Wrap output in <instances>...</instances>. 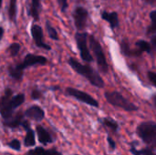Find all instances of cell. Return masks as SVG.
Returning a JSON list of instances; mask_svg holds the SVG:
<instances>
[{"label": "cell", "mask_w": 156, "mask_h": 155, "mask_svg": "<svg viewBox=\"0 0 156 155\" xmlns=\"http://www.w3.org/2000/svg\"><path fill=\"white\" fill-rule=\"evenodd\" d=\"M48 64V58L44 56L34 55L28 53L25 56L22 62L15 65H10L7 68V73L11 79L16 81H22L24 77V71L26 69L34 66H45Z\"/></svg>", "instance_id": "6da1fadb"}, {"label": "cell", "mask_w": 156, "mask_h": 155, "mask_svg": "<svg viewBox=\"0 0 156 155\" xmlns=\"http://www.w3.org/2000/svg\"><path fill=\"white\" fill-rule=\"evenodd\" d=\"M68 64L76 73L85 78L92 86L98 89H103L105 87V82L103 79L101 78L100 73L91 66L82 64L74 58H69L68 59Z\"/></svg>", "instance_id": "7a4b0ae2"}, {"label": "cell", "mask_w": 156, "mask_h": 155, "mask_svg": "<svg viewBox=\"0 0 156 155\" xmlns=\"http://www.w3.org/2000/svg\"><path fill=\"white\" fill-rule=\"evenodd\" d=\"M136 133L149 147L156 150V122L152 121L141 122L136 128Z\"/></svg>", "instance_id": "3957f363"}, {"label": "cell", "mask_w": 156, "mask_h": 155, "mask_svg": "<svg viewBox=\"0 0 156 155\" xmlns=\"http://www.w3.org/2000/svg\"><path fill=\"white\" fill-rule=\"evenodd\" d=\"M104 97L107 100V101L117 108L122 109L125 111L133 112L137 111L139 110V107L136 106L134 103L131 102L128 99H126L122 93L119 91H106L104 93Z\"/></svg>", "instance_id": "277c9868"}, {"label": "cell", "mask_w": 156, "mask_h": 155, "mask_svg": "<svg viewBox=\"0 0 156 155\" xmlns=\"http://www.w3.org/2000/svg\"><path fill=\"white\" fill-rule=\"evenodd\" d=\"M89 44L90 50L92 51L94 58L96 59L97 65L101 71L104 74L109 73V64L107 62L105 54L103 52L102 47L100 43V41L93 36V35H89Z\"/></svg>", "instance_id": "5b68a950"}, {"label": "cell", "mask_w": 156, "mask_h": 155, "mask_svg": "<svg viewBox=\"0 0 156 155\" xmlns=\"http://www.w3.org/2000/svg\"><path fill=\"white\" fill-rule=\"evenodd\" d=\"M88 39H89V34L85 31H82V32L78 31L75 34V41H76L78 49L80 51L81 59L85 62L90 63L94 59L90 54V50L88 46Z\"/></svg>", "instance_id": "8992f818"}, {"label": "cell", "mask_w": 156, "mask_h": 155, "mask_svg": "<svg viewBox=\"0 0 156 155\" xmlns=\"http://www.w3.org/2000/svg\"><path fill=\"white\" fill-rule=\"evenodd\" d=\"M65 93L68 96L72 97V98L76 99L77 100H79V101H80L82 103H85V104H87L89 106H91V107H94V108H99V106H100L99 101L97 100H95L92 96H90L87 92L80 90L78 89L68 87L65 90Z\"/></svg>", "instance_id": "52a82bcc"}, {"label": "cell", "mask_w": 156, "mask_h": 155, "mask_svg": "<svg viewBox=\"0 0 156 155\" xmlns=\"http://www.w3.org/2000/svg\"><path fill=\"white\" fill-rule=\"evenodd\" d=\"M13 97V90L9 88L5 90L4 95L1 99L0 104V114L4 121L10 119L14 115V109L11 106V98Z\"/></svg>", "instance_id": "ba28073f"}, {"label": "cell", "mask_w": 156, "mask_h": 155, "mask_svg": "<svg viewBox=\"0 0 156 155\" xmlns=\"http://www.w3.org/2000/svg\"><path fill=\"white\" fill-rule=\"evenodd\" d=\"M72 18L74 20L75 27L78 31L82 32L87 26V22L89 18V11L81 5H78L74 8L72 12Z\"/></svg>", "instance_id": "9c48e42d"}, {"label": "cell", "mask_w": 156, "mask_h": 155, "mask_svg": "<svg viewBox=\"0 0 156 155\" xmlns=\"http://www.w3.org/2000/svg\"><path fill=\"white\" fill-rule=\"evenodd\" d=\"M31 36L34 40L35 45L42 49L45 50H51V47L44 42V35H43V29L42 27L37 24H33L30 28Z\"/></svg>", "instance_id": "30bf717a"}, {"label": "cell", "mask_w": 156, "mask_h": 155, "mask_svg": "<svg viewBox=\"0 0 156 155\" xmlns=\"http://www.w3.org/2000/svg\"><path fill=\"white\" fill-rule=\"evenodd\" d=\"M120 48H121V52L122 55H124L125 57L128 58H139L143 55V51L141 49L137 48H132L129 43V40L127 38H123L121 41L120 44Z\"/></svg>", "instance_id": "8fae6325"}, {"label": "cell", "mask_w": 156, "mask_h": 155, "mask_svg": "<svg viewBox=\"0 0 156 155\" xmlns=\"http://www.w3.org/2000/svg\"><path fill=\"white\" fill-rule=\"evenodd\" d=\"M25 116L36 122H41L45 118V111L37 105H33L29 107L25 111Z\"/></svg>", "instance_id": "7c38bea8"}, {"label": "cell", "mask_w": 156, "mask_h": 155, "mask_svg": "<svg viewBox=\"0 0 156 155\" xmlns=\"http://www.w3.org/2000/svg\"><path fill=\"white\" fill-rule=\"evenodd\" d=\"M101 19L104 21H107L110 24V27L113 30L120 26V20H119V16L118 13L115 11L112 12H108V11H102L101 12Z\"/></svg>", "instance_id": "4fadbf2b"}, {"label": "cell", "mask_w": 156, "mask_h": 155, "mask_svg": "<svg viewBox=\"0 0 156 155\" xmlns=\"http://www.w3.org/2000/svg\"><path fill=\"white\" fill-rule=\"evenodd\" d=\"M40 12H41V0H31L30 8L27 11V13L33 18L34 22H37L39 20Z\"/></svg>", "instance_id": "5bb4252c"}, {"label": "cell", "mask_w": 156, "mask_h": 155, "mask_svg": "<svg viewBox=\"0 0 156 155\" xmlns=\"http://www.w3.org/2000/svg\"><path fill=\"white\" fill-rule=\"evenodd\" d=\"M24 116H25V114H23L21 112H17L16 114L13 115L10 119L4 121V124L12 129L22 126V123L24 122Z\"/></svg>", "instance_id": "9a60e30c"}, {"label": "cell", "mask_w": 156, "mask_h": 155, "mask_svg": "<svg viewBox=\"0 0 156 155\" xmlns=\"http://www.w3.org/2000/svg\"><path fill=\"white\" fill-rule=\"evenodd\" d=\"M37 131V138L40 143L42 144H48L51 143L53 142L51 135L49 134V132L43 127V126H37L36 128Z\"/></svg>", "instance_id": "2e32d148"}, {"label": "cell", "mask_w": 156, "mask_h": 155, "mask_svg": "<svg viewBox=\"0 0 156 155\" xmlns=\"http://www.w3.org/2000/svg\"><path fill=\"white\" fill-rule=\"evenodd\" d=\"M99 122L104 126V127H107L109 128L111 131H112L113 132L117 133L120 130V126H119V123L112 118H110V117H105V118H102V119H100Z\"/></svg>", "instance_id": "e0dca14e"}, {"label": "cell", "mask_w": 156, "mask_h": 155, "mask_svg": "<svg viewBox=\"0 0 156 155\" xmlns=\"http://www.w3.org/2000/svg\"><path fill=\"white\" fill-rule=\"evenodd\" d=\"M27 155H62L61 153L58 152L56 149L46 150L43 147H37L28 152Z\"/></svg>", "instance_id": "ac0fdd59"}, {"label": "cell", "mask_w": 156, "mask_h": 155, "mask_svg": "<svg viewBox=\"0 0 156 155\" xmlns=\"http://www.w3.org/2000/svg\"><path fill=\"white\" fill-rule=\"evenodd\" d=\"M16 14H17V4H16V0H10L9 1V5H8V8H7L8 19L11 22L16 23Z\"/></svg>", "instance_id": "d6986e66"}, {"label": "cell", "mask_w": 156, "mask_h": 155, "mask_svg": "<svg viewBox=\"0 0 156 155\" xmlns=\"http://www.w3.org/2000/svg\"><path fill=\"white\" fill-rule=\"evenodd\" d=\"M149 16L151 19V25L147 27L146 35L152 37L154 35H156V10H153L152 12H150Z\"/></svg>", "instance_id": "ffe728a7"}, {"label": "cell", "mask_w": 156, "mask_h": 155, "mask_svg": "<svg viewBox=\"0 0 156 155\" xmlns=\"http://www.w3.org/2000/svg\"><path fill=\"white\" fill-rule=\"evenodd\" d=\"M25 102V94L24 93H18L11 98V106L14 109H17L19 106H21Z\"/></svg>", "instance_id": "44dd1931"}, {"label": "cell", "mask_w": 156, "mask_h": 155, "mask_svg": "<svg viewBox=\"0 0 156 155\" xmlns=\"http://www.w3.org/2000/svg\"><path fill=\"white\" fill-rule=\"evenodd\" d=\"M135 46H136V48H138L139 49H141L143 52H147L149 54L152 53V50H153L152 45L148 41H146V40L140 39V40L136 41Z\"/></svg>", "instance_id": "7402d4cb"}, {"label": "cell", "mask_w": 156, "mask_h": 155, "mask_svg": "<svg viewBox=\"0 0 156 155\" xmlns=\"http://www.w3.org/2000/svg\"><path fill=\"white\" fill-rule=\"evenodd\" d=\"M25 146L27 147H32L35 146L36 144V140H35V132L31 129L27 131V135L25 137V141H24Z\"/></svg>", "instance_id": "603a6c76"}, {"label": "cell", "mask_w": 156, "mask_h": 155, "mask_svg": "<svg viewBox=\"0 0 156 155\" xmlns=\"http://www.w3.org/2000/svg\"><path fill=\"white\" fill-rule=\"evenodd\" d=\"M130 152L133 153V155H156V153L153 151V149L151 147L144 148L142 150H137L135 145H132Z\"/></svg>", "instance_id": "cb8c5ba5"}, {"label": "cell", "mask_w": 156, "mask_h": 155, "mask_svg": "<svg viewBox=\"0 0 156 155\" xmlns=\"http://www.w3.org/2000/svg\"><path fill=\"white\" fill-rule=\"evenodd\" d=\"M46 29H47L48 34L51 39H53V40H58L59 39L58 31L56 30V28L51 25V23L48 20L46 21Z\"/></svg>", "instance_id": "d4e9b609"}, {"label": "cell", "mask_w": 156, "mask_h": 155, "mask_svg": "<svg viewBox=\"0 0 156 155\" xmlns=\"http://www.w3.org/2000/svg\"><path fill=\"white\" fill-rule=\"evenodd\" d=\"M21 46L18 43H12L8 46V48H6V52L10 54L11 57H16L20 51Z\"/></svg>", "instance_id": "484cf974"}, {"label": "cell", "mask_w": 156, "mask_h": 155, "mask_svg": "<svg viewBox=\"0 0 156 155\" xmlns=\"http://www.w3.org/2000/svg\"><path fill=\"white\" fill-rule=\"evenodd\" d=\"M8 147L11 148V149H13V150H15V151H19L20 148H21V143H20V142L18 140L14 139V140H12L8 143Z\"/></svg>", "instance_id": "4316f807"}, {"label": "cell", "mask_w": 156, "mask_h": 155, "mask_svg": "<svg viewBox=\"0 0 156 155\" xmlns=\"http://www.w3.org/2000/svg\"><path fill=\"white\" fill-rule=\"evenodd\" d=\"M57 2H58V4L59 5V8L61 10V12L65 13L67 11L68 7H69V2H68V0H57Z\"/></svg>", "instance_id": "83f0119b"}, {"label": "cell", "mask_w": 156, "mask_h": 155, "mask_svg": "<svg viewBox=\"0 0 156 155\" xmlns=\"http://www.w3.org/2000/svg\"><path fill=\"white\" fill-rule=\"evenodd\" d=\"M42 97V92L38 89H34L31 92V99L34 100H37Z\"/></svg>", "instance_id": "f1b7e54d"}, {"label": "cell", "mask_w": 156, "mask_h": 155, "mask_svg": "<svg viewBox=\"0 0 156 155\" xmlns=\"http://www.w3.org/2000/svg\"><path fill=\"white\" fill-rule=\"evenodd\" d=\"M147 77L150 82L156 88V73L154 71H148L147 72Z\"/></svg>", "instance_id": "f546056e"}, {"label": "cell", "mask_w": 156, "mask_h": 155, "mask_svg": "<svg viewBox=\"0 0 156 155\" xmlns=\"http://www.w3.org/2000/svg\"><path fill=\"white\" fill-rule=\"evenodd\" d=\"M107 142H108V143H109V146H110L111 151H112V152L115 151V149H116V143H115V141H114L112 137L108 136V137H107Z\"/></svg>", "instance_id": "4dcf8cb0"}, {"label": "cell", "mask_w": 156, "mask_h": 155, "mask_svg": "<svg viewBox=\"0 0 156 155\" xmlns=\"http://www.w3.org/2000/svg\"><path fill=\"white\" fill-rule=\"evenodd\" d=\"M144 3H145L146 5H152V6H155L156 5V0H142Z\"/></svg>", "instance_id": "1f68e13d"}, {"label": "cell", "mask_w": 156, "mask_h": 155, "mask_svg": "<svg viewBox=\"0 0 156 155\" xmlns=\"http://www.w3.org/2000/svg\"><path fill=\"white\" fill-rule=\"evenodd\" d=\"M151 45H152V47L156 48V35H154L151 37Z\"/></svg>", "instance_id": "d6a6232c"}, {"label": "cell", "mask_w": 156, "mask_h": 155, "mask_svg": "<svg viewBox=\"0 0 156 155\" xmlns=\"http://www.w3.org/2000/svg\"><path fill=\"white\" fill-rule=\"evenodd\" d=\"M4 33H5V29L2 26H0V40L2 39V37L4 36Z\"/></svg>", "instance_id": "836d02e7"}, {"label": "cell", "mask_w": 156, "mask_h": 155, "mask_svg": "<svg viewBox=\"0 0 156 155\" xmlns=\"http://www.w3.org/2000/svg\"><path fill=\"white\" fill-rule=\"evenodd\" d=\"M152 100H153V103H154V105L155 106L156 108V94H154L152 96Z\"/></svg>", "instance_id": "e575fe53"}, {"label": "cell", "mask_w": 156, "mask_h": 155, "mask_svg": "<svg viewBox=\"0 0 156 155\" xmlns=\"http://www.w3.org/2000/svg\"><path fill=\"white\" fill-rule=\"evenodd\" d=\"M2 3H3V0H0V9H1V6H2Z\"/></svg>", "instance_id": "d590c367"}, {"label": "cell", "mask_w": 156, "mask_h": 155, "mask_svg": "<svg viewBox=\"0 0 156 155\" xmlns=\"http://www.w3.org/2000/svg\"><path fill=\"white\" fill-rule=\"evenodd\" d=\"M0 104H1V99H0Z\"/></svg>", "instance_id": "8d00e7d4"}, {"label": "cell", "mask_w": 156, "mask_h": 155, "mask_svg": "<svg viewBox=\"0 0 156 155\" xmlns=\"http://www.w3.org/2000/svg\"><path fill=\"white\" fill-rule=\"evenodd\" d=\"M75 155H78V154H75Z\"/></svg>", "instance_id": "74e56055"}, {"label": "cell", "mask_w": 156, "mask_h": 155, "mask_svg": "<svg viewBox=\"0 0 156 155\" xmlns=\"http://www.w3.org/2000/svg\"><path fill=\"white\" fill-rule=\"evenodd\" d=\"M126 1H128V0H126Z\"/></svg>", "instance_id": "f35d334b"}]
</instances>
